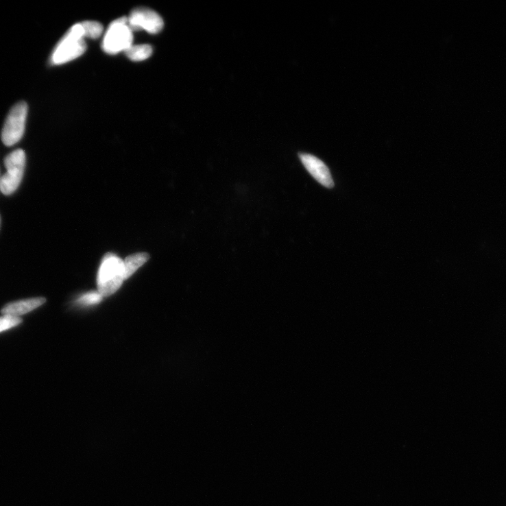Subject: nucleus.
Masks as SVG:
<instances>
[{
    "mask_svg": "<svg viewBox=\"0 0 506 506\" xmlns=\"http://www.w3.org/2000/svg\"><path fill=\"white\" fill-rule=\"evenodd\" d=\"M125 280L123 261L117 255L108 253L101 261L97 274L98 292L102 297L115 294Z\"/></svg>",
    "mask_w": 506,
    "mask_h": 506,
    "instance_id": "f257e3e1",
    "label": "nucleus"
},
{
    "mask_svg": "<svg viewBox=\"0 0 506 506\" xmlns=\"http://www.w3.org/2000/svg\"><path fill=\"white\" fill-rule=\"evenodd\" d=\"M84 34L81 23H77L56 46L51 56L53 65H62L70 62L82 56L87 49Z\"/></svg>",
    "mask_w": 506,
    "mask_h": 506,
    "instance_id": "f03ea898",
    "label": "nucleus"
},
{
    "mask_svg": "<svg viewBox=\"0 0 506 506\" xmlns=\"http://www.w3.org/2000/svg\"><path fill=\"white\" fill-rule=\"evenodd\" d=\"M132 31L128 25V18L122 17L112 22L104 37L103 50L108 54H117L125 51L132 45Z\"/></svg>",
    "mask_w": 506,
    "mask_h": 506,
    "instance_id": "7ed1b4c3",
    "label": "nucleus"
},
{
    "mask_svg": "<svg viewBox=\"0 0 506 506\" xmlns=\"http://www.w3.org/2000/svg\"><path fill=\"white\" fill-rule=\"evenodd\" d=\"M25 154L17 149L5 158L7 173L0 178V190L5 195H10L19 188L23 177L25 165Z\"/></svg>",
    "mask_w": 506,
    "mask_h": 506,
    "instance_id": "20e7f679",
    "label": "nucleus"
},
{
    "mask_svg": "<svg viewBox=\"0 0 506 506\" xmlns=\"http://www.w3.org/2000/svg\"><path fill=\"white\" fill-rule=\"evenodd\" d=\"M27 114V106L24 101L15 104L10 110L5 121L2 140L5 145H16L23 136Z\"/></svg>",
    "mask_w": 506,
    "mask_h": 506,
    "instance_id": "39448f33",
    "label": "nucleus"
},
{
    "mask_svg": "<svg viewBox=\"0 0 506 506\" xmlns=\"http://www.w3.org/2000/svg\"><path fill=\"white\" fill-rule=\"evenodd\" d=\"M132 31L144 30L151 34H156L162 29L164 23L160 16L148 8L134 10L128 19Z\"/></svg>",
    "mask_w": 506,
    "mask_h": 506,
    "instance_id": "423d86ee",
    "label": "nucleus"
},
{
    "mask_svg": "<svg viewBox=\"0 0 506 506\" xmlns=\"http://www.w3.org/2000/svg\"><path fill=\"white\" fill-rule=\"evenodd\" d=\"M299 157L306 171L324 186L332 189L334 182L326 164L318 158L307 154H300Z\"/></svg>",
    "mask_w": 506,
    "mask_h": 506,
    "instance_id": "0eeeda50",
    "label": "nucleus"
},
{
    "mask_svg": "<svg viewBox=\"0 0 506 506\" xmlns=\"http://www.w3.org/2000/svg\"><path fill=\"white\" fill-rule=\"evenodd\" d=\"M46 302L44 298H36L13 302L7 304L2 311L4 315L19 317L27 314L43 305Z\"/></svg>",
    "mask_w": 506,
    "mask_h": 506,
    "instance_id": "6e6552de",
    "label": "nucleus"
},
{
    "mask_svg": "<svg viewBox=\"0 0 506 506\" xmlns=\"http://www.w3.org/2000/svg\"><path fill=\"white\" fill-rule=\"evenodd\" d=\"M149 259L146 252L128 256L124 263V272L125 280L130 278L139 267L143 266Z\"/></svg>",
    "mask_w": 506,
    "mask_h": 506,
    "instance_id": "1a4fd4ad",
    "label": "nucleus"
},
{
    "mask_svg": "<svg viewBox=\"0 0 506 506\" xmlns=\"http://www.w3.org/2000/svg\"><path fill=\"white\" fill-rule=\"evenodd\" d=\"M125 52L130 60L143 62L150 58L153 48L149 45H132Z\"/></svg>",
    "mask_w": 506,
    "mask_h": 506,
    "instance_id": "9d476101",
    "label": "nucleus"
},
{
    "mask_svg": "<svg viewBox=\"0 0 506 506\" xmlns=\"http://www.w3.org/2000/svg\"><path fill=\"white\" fill-rule=\"evenodd\" d=\"M84 37H87L92 39L99 38L103 33V26L101 23L97 21H88L81 23Z\"/></svg>",
    "mask_w": 506,
    "mask_h": 506,
    "instance_id": "9b49d317",
    "label": "nucleus"
},
{
    "mask_svg": "<svg viewBox=\"0 0 506 506\" xmlns=\"http://www.w3.org/2000/svg\"><path fill=\"white\" fill-rule=\"evenodd\" d=\"M22 320L18 317L5 315L0 317V333L19 325Z\"/></svg>",
    "mask_w": 506,
    "mask_h": 506,
    "instance_id": "f8f14e48",
    "label": "nucleus"
},
{
    "mask_svg": "<svg viewBox=\"0 0 506 506\" xmlns=\"http://www.w3.org/2000/svg\"><path fill=\"white\" fill-rule=\"evenodd\" d=\"M102 296L99 292H91L84 294L78 300L82 304H93L100 302Z\"/></svg>",
    "mask_w": 506,
    "mask_h": 506,
    "instance_id": "ddd939ff",
    "label": "nucleus"
}]
</instances>
